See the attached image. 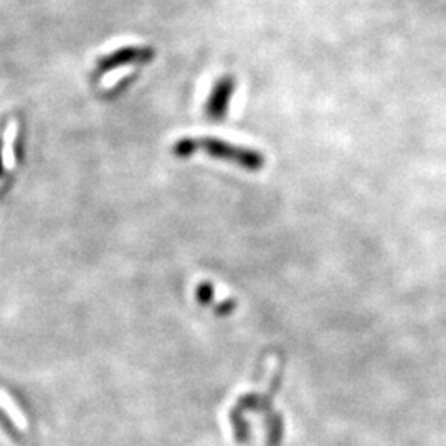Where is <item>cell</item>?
I'll return each instance as SVG.
<instances>
[{
    "mask_svg": "<svg viewBox=\"0 0 446 446\" xmlns=\"http://www.w3.org/2000/svg\"><path fill=\"white\" fill-rule=\"evenodd\" d=\"M233 93V79L231 78H222L213 86L210 98L207 103V114L213 119H220L227 113L228 103H230Z\"/></svg>",
    "mask_w": 446,
    "mask_h": 446,
    "instance_id": "obj_3",
    "label": "cell"
},
{
    "mask_svg": "<svg viewBox=\"0 0 446 446\" xmlns=\"http://www.w3.org/2000/svg\"><path fill=\"white\" fill-rule=\"evenodd\" d=\"M198 149L210 154L213 157L225 159V161L240 164V166L250 168V171H258L265 162V159L260 152L253 151V149L235 146L228 141H222L217 137H185L181 139L176 146H173V154L178 157H187L193 154Z\"/></svg>",
    "mask_w": 446,
    "mask_h": 446,
    "instance_id": "obj_1",
    "label": "cell"
},
{
    "mask_svg": "<svg viewBox=\"0 0 446 446\" xmlns=\"http://www.w3.org/2000/svg\"><path fill=\"white\" fill-rule=\"evenodd\" d=\"M152 57V50L151 48H144V47H124L119 48L116 52L106 55L99 59L98 67L103 72L106 69H113V68H119L122 64L127 63H137V62H144V59H149Z\"/></svg>",
    "mask_w": 446,
    "mask_h": 446,
    "instance_id": "obj_2",
    "label": "cell"
}]
</instances>
